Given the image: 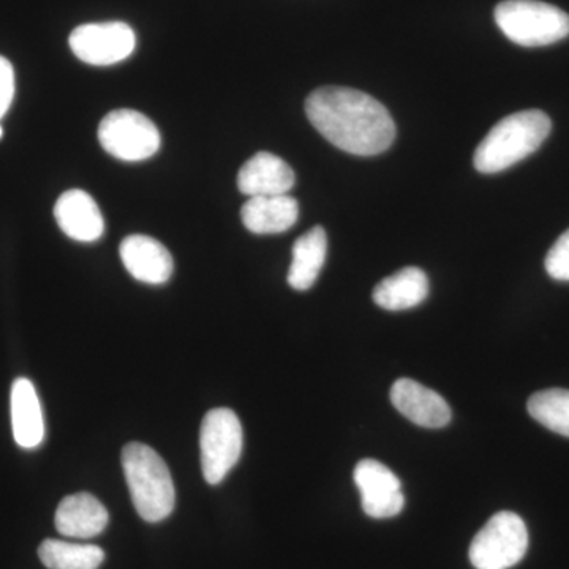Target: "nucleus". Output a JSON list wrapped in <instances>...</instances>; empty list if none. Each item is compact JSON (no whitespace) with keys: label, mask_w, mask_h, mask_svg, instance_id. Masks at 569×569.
Segmentation results:
<instances>
[{"label":"nucleus","mask_w":569,"mask_h":569,"mask_svg":"<svg viewBox=\"0 0 569 569\" xmlns=\"http://www.w3.org/2000/svg\"><path fill=\"white\" fill-rule=\"evenodd\" d=\"M242 426L230 408H213L201 422V468L206 482L220 485L242 455Z\"/></svg>","instance_id":"5"},{"label":"nucleus","mask_w":569,"mask_h":569,"mask_svg":"<svg viewBox=\"0 0 569 569\" xmlns=\"http://www.w3.org/2000/svg\"><path fill=\"white\" fill-rule=\"evenodd\" d=\"M429 296V279L422 269H400L396 274L387 277L373 290V301L378 307L391 312L413 309L426 301Z\"/></svg>","instance_id":"17"},{"label":"nucleus","mask_w":569,"mask_h":569,"mask_svg":"<svg viewBox=\"0 0 569 569\" xmlns=\"http://www.w3.org/2000/svg\"><path fill=\"white\" fill-rule=\"evenodd\" d=\"M59 228L78 242H93L102 238L104 222L102 212L91 194L73 189L62 193L54 206Z\"/></svg>","instance_id":"13"},{"label":"nucleus","mask_w":569,"mask_h":569,"mask_svg":"<svg viewBox=\"0 0 569 569\" xmlns=\"http://www.w3.org/2000/svg\"><path fill=\"white\" fill-rule=\"evenodd\" d=\"M119 253L130 276L142 283L162 284L173 276V257L167 247L149 236H129L123 239Z\"/></svg>","instance_id":"11"},{"label":"nucleus","mask_w":569,"mask_h":569,"mask_svg":"<svg viewBox=\"0 0 569 569\" xmlns=\"http://www.w3.org/2000/svg\"><path fill=\"white\" fill-rule=\"evenodd\" d=\"M14 97V70L9 59L0 56V119L9 112Z\"/></svg>","instance_id":"22"},{"label":"nucleus","mask_w":569,"mask_h":569,"mask_svg":"<svg viewBox=\"0 0 569 569\" xmlns=\"http://www.w3.org/2000/svg\"><path fill=\"white\" fill-rule=\"evenodd\" d=\"M295 171L271 152L254 153L238 174V187L247 197L287 194L293 189Z\"/></svg>","instance_id":"12"},{"label":"nucleus","mask_w":569,"mask_h":569,"mask_svg":"<svg viewBox=\"0 0 569 569\" xmlns=\"http://www.w3.org/2000/svg\"><path fill=\"white\" fill-rule=\"evenodd\" d=\"M242 223L254 234H279L290 230L299 217V204L290 194L252 197L241 211Z\"/></svg>","instance_id":"16"},{"label":"nucleus","mask_w":569,"mask_h":569,"mask_svg":"<svg viewBox=\"0 0 569 569\" xmlns=\"http://www.w3.org/2000/svg\"><path fill=\"white\" fill-rule=\"evenodd\" d=\"M71 51L89 66H114L129 59L137 48V36L121 21L91 22L70 33Z\"/></svg>","instance_id":"8"},{"label":"nucleus","mask_w":569,"mask_h":569,"mask_svg":"<svg viewBox=\"0 0 569 569\" xmlns=\"http://www.w3.org/2000/svg\"><path fill=\"white\" fill-rule=\"evenodd\" d=\"M392 406L415 425L441 429L451 421L447 400L410 378H399L391 388Z\"/></svg>","instance_id":"10"},{"label":"nucleus","mask_w":569,"mask_h":569,"mask_svg":"<svg viewBox=\"0 0 569 569\" xmlns=\"http://www.w3.org/2000/svg\"><path fill=\"white\" fill-rule=\"evenodd\" d=\"M122 468L133 507L141 519L151 523L167 519L174 509L176 490L170 468L159 452L132 441L122 449Z\"/></svg>","instance_id":"3"},{"label":"nucleus","mask_w":569,"mask_h":569,"mask_svg":"<svg viewBox=\"0 0 569 569\" xmlns=\"http://www.w3.org/2000/svg\"><path fill=\"white\" fill-rule=\"evenodd\" d=\"M552 130L546 112H515L490 129L475 152V168L482 174H497L537 152Z\"/></svg>","instance_id":"2"},{"label":"nucleus","mask_w":569,"mask_h":569,"mask_svg":"<svg viewBox=\"0 0 569 569\" xmlns=\"http://www.w3.org/2000/svg\"><path fill=\"white\" fill-rule=\"evenodd\" d=\"M328 254V236L321 227H313L293 246V260L288 271V283L298 291H307L316 284Z\"/></svg>","instance_id":"18"},{"label":"nucleus","mask_w":569,"mask_h":569,"mask_svg":"<svg viewBox=\"0 0 569 569\" xmlns=\"http://www.w3.org/2000/svg\"><path fill=\"white\" fill-rule=\"evenodd\" d=\"M356 486L361 492L362 509L369 518L389 519L400 515L406 505L400 479L378 460H361L355 468Z\"/></svg>","instance_id":"9"},{"label":"nucleus","mask_w":569,"mask_h":569,"mask_svg":"<svg viewBox=\"0 0 569 569\" xmlns=\"http://www.w3.org/2000/svg\"><path fill=\"white\" fill-rule=\"evenodd\" d=\"M110 522L107 508L88 492L63 498L56 511V529L63 537L89 539L103 533Z\"/></svg>","instance_id":"14"},{"label":"nucleus","mask_w":569,"mask_h":569,"mask_svg":"<svg viewBox=\"0 0 569 569\" xmlns=\"http://www.w3.org/2000/svg\"><path fill=\"white\" fill-rule=\"evenodd\" d=\"M41 563L48 569H99L104 560L102 548L77 545L61 539H44L39 548Z\"/></svg>","instance_id":"19"},{"label":"nucleus","mask_w":569,"mask_h":569,"mask_svg":"<svg viewBox=\"0 0 569 569\" xmlns=\"http://www.w3.org/2000/svg\"><path fill=\"white\" fill-rule=\"evenodd\" d=\"M11 427L18 447H40L44 438L43 413L36 387L28 378H18L11 387Z\"/></svg>","instance_id":"15"},{"label":"nucleus","mask_w":569,"mask_h":569,"mask_svg":"<svg viewBox=\"0 0 569 569\" xmlns=\"http://www.w3.org/2000/svg\"><path fill=\"white\" fill-rule=\"evenodd\" d=\"M546 271L552 279L569 282V230L557 239L546 257Z\"/></svg>","instance_id":"21"},{"label":"nucleus","mask_w":569,"mask_h":569,"mask_svg":"<svg viewBox=\"0 0 569 569\" xmlns=\"http://www.w3.org/2000/svg\"><path fill=\"white\" fill-rule=\"evenodd\" d=\"M306 112L318 132L340 151L372 157L395 142L396 123L387 108L356 89H317L307 97Z\"/></svg>","instance_id":"1"},{"label":"nucleus","mask_w":569,"mask_h":569,"mask_svg":"<svg viewBox=\"0 0 569 569\" xmlns=\"http://www.w3.org/2000/svg\"><path fill=\"white\" fill-rule=\"evenodd\" d=\"M99 141L114 159L142 162L156 156L162 138L156 123L141 112L116 110L100 122Z\"/></svg>","instance_id":"7"},{"label":"nucleus","mask_w":569,"mask_h":569,"mask_svg":"<svg viewBox=\"0 0 569 569\" xmlns=\"http://www.w3.org/2000/svg\"><path fill=\"white\" fill-rule=\"evenodd\" d=\"M2 134H3V130H2V126H0V138H2Z\"/></svg>","instance_id":"23"},{"label":"nucleus","mask_w":569,"mask_h":569,"mask_svg":"<svg viewBox=\"0 0 569 569\" xmlns=\"http://www.w3.org/2000/svg\"><path fill=\"white\" fill-rule=\"evenodd\" d=\"M529 549L526 522L511 511L492 516L470 546V561L477 569L516 567Z\"/></svg>","instance_id":"6"},{"label":"nucleus","mask_w":569,"mask_h":569,"mask_svg":"<svg viewBox=\"0 0 569 569\" xmlns=\"http://www.w3.org/2000/svg\"><path fill=\"white\" fill-rule=\"evenodd\" d=\"M500 31L519 47H549L569 36V14L538 0H505L496 9Z\"/></svg>","instance_id":"4"},{"label":"nucleus","mask_w":569,"mask_h":569,"mask_svg":"<svg viewBox=\"0 0 569 569\" xmlns=\"http://www.w3.org/2000/svg\"><path fill=\"white\" fill-rule=\"evenodd\" d=\"M530 417L552 432L569 438V391L546 389L529 399Z\"/></svg>","instance_id":"20"}]
</instances>
